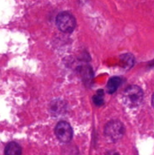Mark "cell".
<instances>
[{
  "label": "cell",
  "mask_w": 154,
  "mask_h": 155,
  "mask_svg": "<svg viewBox=\"0 0 154 155\" xmlns=\"http://www.w3.org/2000/svg\"><path fill=\"white\" fill-rule=\"evenodd\" d=\"M54 132L57 139L63 143L69 142L72 138V129L66 121L59 122L56 126Z\"/></svg>",
  "instance_id": "obj_4"
},
{
  "label": "cell",
  "mask_w": 154,
  "mask_h": 155,
  "mask_svg": "<svg viewBox=\"0 0 154 155\" xmlns=\"http://www.w3.org/2000/svg\"><path fill=\"white\" fill-rule=\"evenodd\" d=\"M123 61L125 63V66H128V68H131V67H132L133 64H134V59L132 55L128 54H125V55H124Z\"/></svg>",
  "instance_id": "obj_9"
},
{
  "label": "cell",
  "mask_w": 154,
  "mask_h": 155,
  "mask_svg": "<svg viewBox=\"0 0 154 155\" xmlns=\"http://www.w3.org/2000/svg\"><path fill=\"white\" fill-rule=\"evenodd\" d=\"M65 109H66V104L60 99L52 101L50 106V110L51 114L54 115H57V116L63 114L65 111Z\"/></svg>",
  "instance_id": "obj_5"
},
{
  "label": "cell",
  "mask_w": 154,
  "mask_h": 155,
  "mask_svg": "<svg viewBox=\"0 0 154 155\" xmlns=\"http://www.w3.org/2000/svg\"><path fill=\"white\" fill-rule=\"evenodd\" d=\"M122 83V79L120 77H112L111 79H110V80L107 83V92L110 94L113 93V92H116L118 88L119 87V86Z\"/></svg>",
  "instance_id": "obj_7"
},
{
  "label": "cell",
  "mask_w": 154,
  "mask_h": 155,
  "mask_svg": "<svg viewBox=\"0 0 154 155\" xmlns=\"http://www.w3.org/2000/svg\"><path fill=\"white\" fill-rule=\"evenodd\" d=\"M106 155H119V153H117L116 151H109V152H107Z\"/></svg>",
  "instance_id": "obj_10"
},
{
  "label": "cell",
  "mask_w": 154,
  "mask_h": 155,
  "mask_svg": "<svg viewBox=\"0 0 154 155\" xmlns=\"http://www.w3.org/2000/svg\"><path fill=\"white\" fill-rule=\"evenodd\" d=\"M104 93L103 90H98V92L93 97V101L95 104L98 106H101L104 104Z\"/></svg>",
  "instance_id": "obj_8"
},
{
  "label": "cell",
  "mask_w": 154,
  "mask_h": 155,
  "mask_svg": "<svg viewBox=\"0 0 154 155\" xmlns=\"http://www.w3.org/2000/svg\"><path fill=\"white\" fill-rule=\"evenodd\" d=\"M22 149L16 142H10L8 144L5 149V155H21Z\"/></svg>",
  "instance_id": "obj_6"
},
{
  "label": "cell",
  "mask_w": 154,
  "mask_h": 155,
  "mask_svg": "<svg viewBox=\"0 0 154 155\" xmlns=\"http://www.w3.org/2000/svg\"><path fill=\"white\" fill-rule=\"evenodd\" d=\"M56 24L60 31L71 33L75 29V19L70 13L66 12H60L56 18Z\"/></svg>",
  "instance_id": "obj_2"
},
{
  "label": "cell",
  "mask_w": 154,
  "mask_h": 155,
  "mask_svg": "<svg viewBox=\"0 0 154 155\" xmlns=\"http://www.w3.org/2000/svg\"><path fill=\"white\" fill-rule=\"evenodd\" d=\"M152 106L154 107V94L152 97Z\"/></svg>",
  "instance_id": "obj_11"
},
{
  "label": "cell",
  "mask_w": 154,
  "mask_h": 155,
  "mask_svg": "<svg viewBox=\"0 0 154 155\" xmlns=\"http://www.w3.org/2000/svg\"><path fill=\"white\" fill-rule=\"evenodd\" d=\"M125 129L121 122L117 120H112L106 125L104 133L106 137L112 142H116L123 136Z\"/></svg>",
  "instance_id": "obj_3"
},
{
  "label": "cell",
  "mask_w": 154,
  "mask_h": 155,
  "mask_svg": "<svg viewBox=\"0 0 154 155\" xmlns=\"http://www.w3.org/2000/svg\"><path fill=\"white\" fill-rule=\"evenodd\" d=\"M143 93L142 89L137 86H130L124 91L123 101L127 106L135 107L143 101Z\"/></svg>",
  "instance_id": "obj_1"
}]
</instances>
